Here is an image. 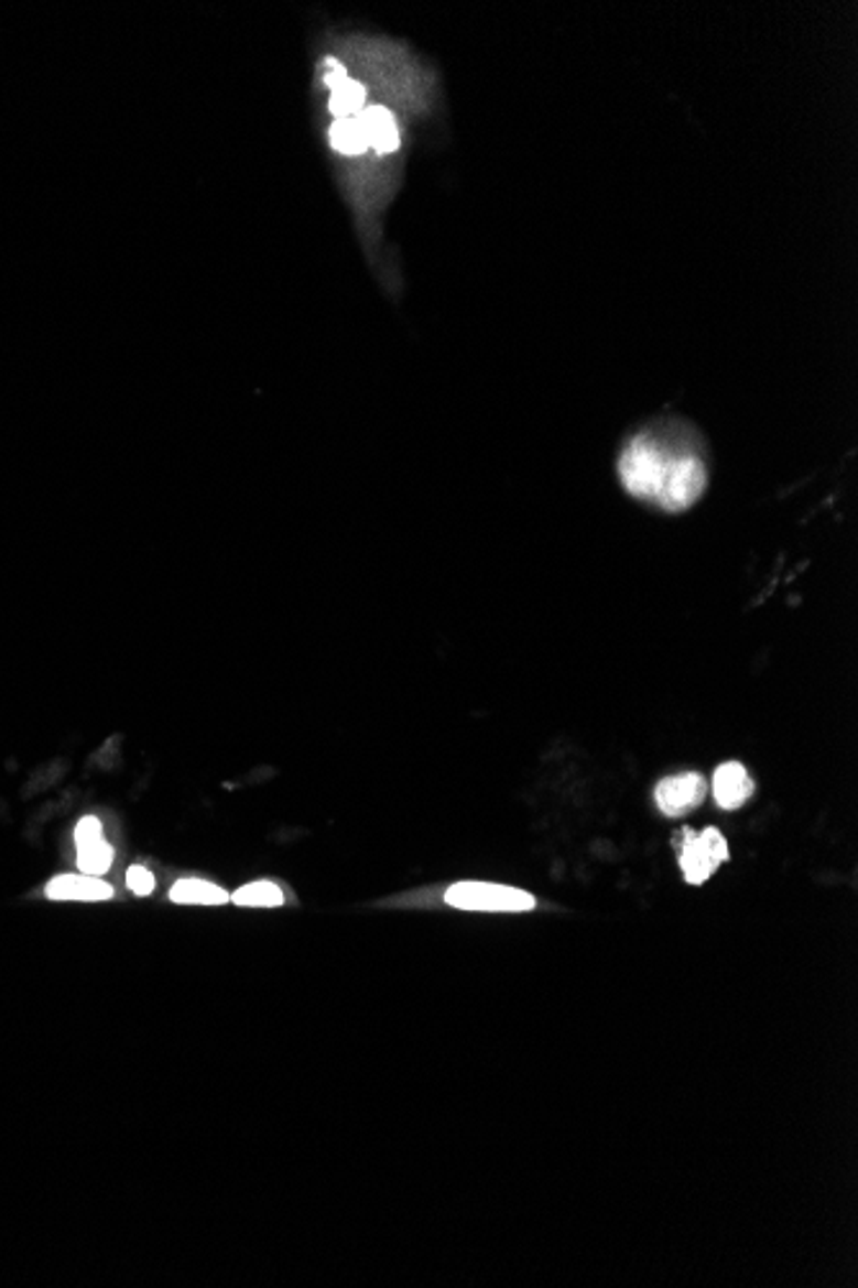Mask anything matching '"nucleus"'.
I'll return each mask as SVG.
<instances>
[{
    "mask_svg": "<svg viewBox=\"0 0 858 1288\" xmlns=\"http://www.w3.org/2000/svg\"><path fill=\"white\" fill-rule=\"evenodd\" d=\"M46 898L52 900H85V902H93V900H111L113 898V887L104 883V879L93 877V875H59L50 879V885L44 887Z\"/></svg>",
    "mask_w": 858,
    "mask_h": 1288,
    "instance_id": "obj_8",
    "label": "nucleus"
},
{
    "mask_svg": "<svg viewBox=\"0 0 858 1288\" xmlns=\"http://www.w3.org/2000/svg\"><path fill=\"white\" fill-rule=\"evenodd\" d=\"M705 794H707L705 777L697 775V771L671 775L666 779H661L659 787H655V802H659L661 813L669 818L686 815L689 810L702 805Z\"/></svg>",
    "mask_w": 858,
    "mask_h": 1288,
    "instance_id": "obj_6",
    "label": "nucleus"
},
{
    "mask_svg": "<svg viewBox=\"0 0 858 1288\" xmlns=\"http://www.w3.org/2000/svg\"><path fill=\"white\" fill-rule=\"evenodd\" d=\"M127 885H129L131 892L150 895L154 890V875L146 867H129Z\"/></svg>",
    "mask_w": 858,
    "mask_h": 1288,
    "instance_id": "obj_12",
    "label": "nucleus"
},
{
    "mask_svg": "<svg viewBox=\"0 0 858 1288\" xmlns=\"http://www.w3.org/2000/svg\"><path fill=\"white\" fill-rule=\"evenodd\" d=\"M104 838V829H100V821L96 815H85L80 823H77L75 829V844L77 846H85L90 844V841H98Z\"/></svg>",
    "mask_w": 858,
    "mask_h": 1288,
    "instance_id": "obj_13",
    "label": "nucleus"
},
{
    "mask_svg": "<svg viewBox=\"0 0 858 1288\" xmlns=\"http://www.w3.org/2000/svg\"><path fill=\"white\" fill-rule=\"evenodd\" d=\"M231 895L224 887L206 883V879H181L170 890V900L183 906H224Z\"/></svg>",
    "mask_w": 858,
    "mask_h": 1288,
    "instance_id": "obj_9",
    "label": "nucleus"
},
{
    "mask_svg": "<svg viewBox=\"0 0 858 1288\" xmlns=\"http://www.w3.org/2000/svg\"><path fill=\"white\" fill-rule=\"evenodd\" d=\"M753 790H756L753 779L748 777L743 764L728 761L723 764V767H717L713 779V792L717 805L723 810H738L740 805H746V802L751 800Z\"/></svg>",
    "mask_w": 858,
    "mask_h": 1288,
    "instance_id": "obj_7",
    "label": "nucleus"
},
{
    "mask_svg": "<svg viewBox=\"0 0 858 1288\" xmlns=\"http://www.w3.org/2000/svg\"><path fill=\"white\" fill-rule=\"evenodd\" d=\"M674 455H669L659 443L648 437H638L625 447L620 455V478L632 497L638 499H659L663 476H666L669 463Z\"/></svg>",
    "mask_w": 858,
    "mask_h": 1288,
    "instance_id": "obj_1",
    "label": "nucleus"
},
{
    "mask_svg": "<svg viewBox=\"0 0 858 1288\" xmlns=\"http://www.w3.org/2000/svg\"><path fill=\"white\" fill-rule=\"evenodd\" d=\"M678 864H682L684 879L689 885H702L715 875L720 864L728 862V841L717 829H682L676 833Z\"/></svg>",
    "mask_w": 858,
    "mask_h": 1288,
    "instance_id": "obj_2",
    "label": "nucleus"
},
{
    "mask_svg": "<svg viewBox=\"0 0 858 1288\" xmlns=\"http://www.w3.org/2000/svg\"><path fill=\"white\" fill-rule=\"evenodd\" d=\"M111 862H113V848L106 844L104 838L98 841H90V844L85 846H77V867H80L83 875H104V872L111 869Z\"/></svg>",
    "mask_w": 858,
    "mask_h": 1288,
    "instance_id": "obj_11",
    "label": "nucleus"
},
{
    "mask_svg": "<svg viewBox=\"0 0 858 1288\" xmlns=\"http://www.w3.org/2000/svg\"><path fill=\"white\" fill-rule=\"evenodd\" d=\"M447 906L460 910H489V913H524L537 906L528 890L493 883H458L445 892Z\"/></svg>",
    "mask_w": 858,
    "mask_h": 1288,
    "instance_id": "obj_3",
    "label": "nucleus"
},
{
    "mask_svg": "<svg viewBox=\"0 0 858 1288\" xmlns=\"http://www.w3.org/2000/svg\"><path fill=\"white\" fill-rule=\"evenodd\" d=\"M339 119H343V116H339ZM350 119H355L358 129L362 131V137H366L368 152H373L376 158H381V160L399 154L401 123H399V116L393 113L391 106L370 104V100L366 98V104H362L360 111H355Z\"/></svg>",
    "mask_w": 858,
    "mask_h": 1288,
    "instance_id": "obj_5",
    "label": "nucleus"
},
{
    "mask_svg": "<svg viewBox=\"0 0 858 1288\" xmlns=\"http://www.w3.org/2000/svg\"><path fill=\"white\" fill-rule=\"evenodd\" d=\"M229 900L235 902V906H242V908H278V906H283V890L275 883L258 879V883L239 887V890L231 895Z\"/></svg>",
    "mask_w": 858,
    "mask_h": 1288,
    "instance_id": "obj_10",
    "label": "nucleus"
},
{
    "mask_svg": "<svg viewBox=\"0 0 858 1288\" xmlns=\"http://www.w3.org/2000/svg\"><path fill=\"white\" fill-rule=\"evenodd\" d=\"M705 486L707 470L702 466L697 455H674L669 463L666 476H663L655 505L669 509V512H682V509L692 507L694 501L702 497Z\"/></svg>",
    "mask_w": 858,
    "mask_h": 1288,
    "instance_id": "obj_4",
    "label": "nucleus"
}]
</instances>
